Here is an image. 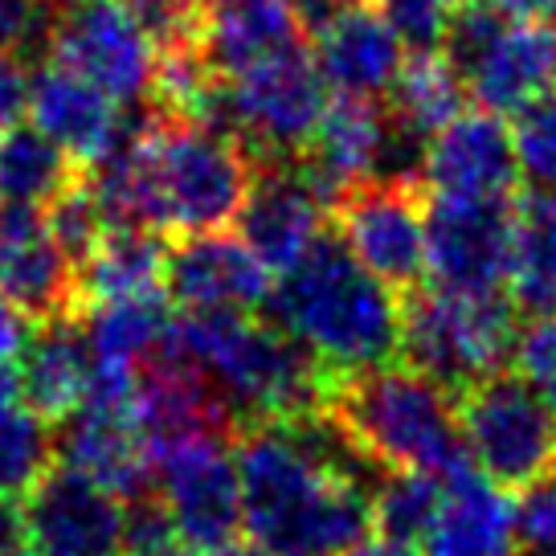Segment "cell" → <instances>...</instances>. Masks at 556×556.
<instances>
[{
    "label": "cell",
    "instance_id": "cell-1",
    "mask_svg": "<svg viewBox=\"0 0 556 556\" xmlns=\"http://www.w3.org/2000/svg\"><path fill=\"white\" fill-rule=\"evenodd\" d=\"M242 528L266 556H348L372 532V491L344 479L291 421L238 434Z\"/></svg>",
    "mask_w": 556,
    "mask_h": 556
},
{
    "label": "cell",
    "instance_id": "cell-2",
    "mask_svg": "<svg viewBox=\"0 0 556 556\" xmlns=\"http://www.w3.org/2000/svg\"><path fill=\"white\" fill-rule=\"evenodd\" d=\"M266 315L303 344L336 381L393 365L401 352V303L352 258L340 233H324L270 287Z\"/></svg>",
    "mask_w": 556,
    "mask_h": 556
},
{
    "label": "cell",
    "instance_id": "cell-3",
    "mask_svg": "<svg viewBox=\"0 0 556 556\" xmlns=\"http://www.w3.org/2000/svg\"><path fill=\"white\" fill-rule=\"evenodd\" d=\"M164 356L201 368L238 430L328 409L336 389V377L287 331L238 312H176Z\"/></svg>",
    "mask_w": 556,
    "mask_h": 556
},
{
    "label": "cell",
    "instance_id": "cell-4",
    "mask_svg": "<svg viewBox=\"0 0 556 556\" xmlns=\"http://www.w3.org/2000/svg\"><path fill=\"white\" fill-rule=\"evenodd\" d=\"M328 409L384 470L451 479L475 467L458 426V397L409 365H381L336 381Z\"/></svg>",
    "mask_w": 556,
    "mask_h": 556
},
{
    "label": "cell",
    "instance_id": "cell-5",
    "mask_svg": "<svg viewBox=\"0 0 556 556\" xmlns=\"http://www.w3.org/2000/svg\"><path fill=\"white\" fill-rule=\"evenodd\" d=\"M516 340V307L504 291L463 295L417 287L401 303V361L451 389L454 397L507 372Z\"/></svg>",
    "mask_w": 556,
    "mask_h": 556
},
{
    "label": "cell",
    "instance_id": "cell-6",
    "mask_svg": "<svg viewBox=\"0 0 556 556\" xmlns=\"http://www.w3.org/2000/svg\"><path fill=\"white\" fill-rule=\"evenodd\" d=\"M470 463L500 486H528L556 463V417L516 372H500L458 397Z\"/></svg>",
    "mask_w": 556,
    "mask_h": 556
},
{
    "label": "cell",
    "instance_id": "cell-7",
    "mask_svg": "<svg viewBox=\"0 0 556 556\" xmlns=\"http://www.w3.org/2000/svg\"><path fill=\"white\" fill-rule=\"evenodd\" d=\"M516 197L426 205V278L442 291L491 295L504 291L516 250Z\"/></svg>",
    "mask_w": 556,
    "mask_h": 556
},
{
    "label": "cell",
    "instance_id": "cell-8",
    "mask_svg": "<svg viewBox=\"0 0 556 556\" xmlns=\"http://www.w3.org/2000/svg\"><path fill=\"white\" fill-rule=\"evenodd\" d=\"M156 495L168 507L189 556H213L238 544L242 479L238 454L222 438L189 442L156 458Z\"/></svg>",
    "mask_w": 556,
    "mask_h": 556
},
{
    "label": "cell",
    "instance_id": "cell-9",
    "mask_svg": "<svg viewBox=\"0 0 556 556\" xmlns=\"http://www.w3.org/2000/svg\"><path fill=\"white\" fill-rule=\"evenodd\" d=\"M50 62L74 70L119 106H139L156 90V46L119 0H87L62 9Z\"/></svg>",
    "mask_w": 556,
    "mask_h": 556
},
{
    "label": "cell",
    "instance_id": "cell-10",
    "mask_svg": "<svg viewBox=\"0 0 556 556\" xmlns=\"http://www.w3.org/2000/svg\"><path fill=\"white\" fill-rule=\"evenodd\" d=\"M340 238L352 258L389 291L426 278V197L414 180H368L340 201Z\"/></svg>",
    "mask_w": 556,
    "mask_h": 556
},
{
    "label": "cell",
    "instance_id": "cell-11",
    "mask_svg": "<svg viewBox=\"0 0 556 556\" xmlns=\"http://www.w3.org/2000/svg\"><path fill=\"white\" fill-rule=\"evenodd\" d=\"M136 421L152 451V463L164 451L189 446V442H205V438L233 442L242 434L238 417L217 393V384L208 381L201 368L164 356V352H156L148 365H139Z\"/></svg>",
    "mask_w": 556,
    "mask_h": 556
},
{
    "label": "cell",
    "instance_id": "cell-12",
    "mask_svg": "<svg viewBox=\"0 0 556 556\" xmlns=\"http://www.w3.org/2000/svg\"><path fill=\"white\" fill-rule=\"evenodd\" d=\"M25 544L37 556H119L123 504L70 467H50L25 495Z\"/></svg>",
    "mask_w": 556,
    "mask_h": 556
},
{
    "label": "cell",
    "instance_id": "cell-13",
    "mask_svg": "<svg viewBox=\"0 0 556 556\" xmlns=\"http://www.w3.org/2000/svg\"><path fill=\"white\" fill-rule=\"evenodd\" d=\"M275 278L238 233H192L168 245L164 295L180 312H238L266 307Z\"/></svg>",
    "mask_w": 556,
    "mask_h": 556
},
{
    "label": "cell",
    "instance_id": "cell-14",
    "mask_svg": "<svg viewBox=\"0 0 556 556\" xmlns=\"http://www.w3.org/2000/svg\"><path fill=\"white\" fill-rule=\"evenodd\" d=\"M328 213L331 208L295 160H270L254 164V180L233 226L238 238L262 258V266L270 275H282L328 233Z\"/></svg>",
    "mask_w": 556,
    "mask_h": 556
},
{
    "label": "cell",
    "instance_id": "cell-15",
    "mask_svg": "<svg viewBox=\"0 0 556 556\" xmlns=\"http://www.w3.org/2000/svg\"><path fill=\"white\" fill-rule=\"evenodd\" d=\"M53 451L62 467L111 491L119 504L143 500L156 491V463L139 434L136 405H99L87 401L74 417L58 426Z\"/></svg>",
    "mask_w": 556,
    "mask_h": 556
},
{
    "label": "cell",
    "instance_id": "cell-16",
    "mask_svg": "<svg viewBox=\"0 0 556 556\" xmlns=\"http://www.w3.org/2000/svg\"><path fill=\"white\" fill-rule=\"evenodd\" d=\"M516 176L520 168H516L511 127H504L500 115L463 111L426 143L421 185L434 197L495 201V197H511Z\"/></svg>",
    "mask_w": 556,
    "mask_h": 556
},
{
    "label": "cell",
    "instance_id": "cell-17",
    "mask_svg": "<svg viewBox=\"0 0 556 556\" xmlns=\"http://www.w3.org/2000/svg\"><path fill=\"white\" fill-rule=\"evenodd\" d=\"M136 106L111 103L74 70L41 62L29 74V119L46 139H53L78 168H90L127 136Z\"/></svg>",
    "mask_w": 556,
    "mask_h": 556
},
{
    "label": "cell",
    "instance_id": "cell-18",
    "mask_svg": "<svg viewBox=\"0 0 556 556\" xmlns=\"http://www.w3.org/2000/svg\"><path fill=\"white\" fill-rule=\"evenodd\" d=\"M0 295L34 324L78 315V270L50 238L41 208L0 205Z\"/></svg>",
    "mask_w": 556,
    "mask_h": 556
},
{
    "label": "cell",
    "instance_id": "cell-19",
    "mask_svg": "<svg viewBox=\"0 0 556 556\" xmlns=\"http://www.w3.org/2000/svg\"><path fill=\"white\" fill-rule=\"evenodd\" d=\"M315 66L336 99L381 103L405 66V46L372 13L368 0H352L340 17L315 34Z\"/></svg>",
    "mask_w": 556,
    "mask_h": 556
},
{
    "label": "cell",
    "instance_id": "cell-20",
    "mask_svg": "<svg viewBox=\"0 0 556 556\" xmlns=\"http://www.w3.org/2000/svg\"><path fill=\"white\" fill-rule=\"evenodd\" d=\"M94 365L99 361L90 352L87 328L78 315L37 324L17 365L25 409H34L50 426H62L66 417H74L87 405Z\"/></svg>",
    "mask_w": 556,
    "mask_h": 556
},
{
    "label": "cell",
    "instance_id": "cell-21",
    "mask_svg": "<svg viewBox=\"0 0 556 556\" xmlns=\"http://www.w3.org/2000/svg\"><path fill=\"white\" fill-rule=\"evenodd\" d=\"M299 46H307V34L287 0H222L205 9L197 37L205 66L222 78H238Z\"/></svg>",
    "mask_w": 556,
    "mask_h": 556
},
{
    "label": "cell",
    "instance_id": "cell-22",
    "mask_svg": "<svg viewBox=\"0 0 556 556\" xmlns=\"http://www.w3.org/2000/svg\"><path fill=\"white\" fill-rule=\"evenodd\" d=\"M442 507L421 536V556H516L511 504L479 467L442 479Z\"/></svg>",
    "mask_w": 556,
    "mask_h": 556
},
{
    "label": "cell",
    "instance_id": "cell-23",
    "mask_svg": "<svg viewBox=\"0 0 556 556\" xmlns=\"http://www.w3.org/2000/svg\"><path fill=\"white\" fill-rule=\"evenodd\" d=\"M168 245L160 233L139 226H106L103 242L78 266V315L99 303L164 291Z\"/></svg>",
    "mask_w": 556,
    "mask_h": 556
},
{
    "label": "cell",
    "instance_id": "cell-24",
    "mask_svg": "<svg viewBox=\"0 0 556 556\" xmlns=\"http://www.w3.org/2000/svg\"><path fill=\"white\" fill-rule=\"evenodd\" d=\"M78 319L87 328L90 352H94L99 365L139 368L148 365L156 352H164L176 312L173 299L164 295V291H152V295L87 307Z\"/></svg>",
    "mask_w": 556,
    "mask_h": 556
},
{
    "label": "cell",
    "instance_id": "cell-25",
    "mask_svg": "<svg viewBox=\"0 0 556 556\" xmlns=\"http://www.w3.org/2000/svg\"><path fill=\"white\" fill-rule=\"evenodd\" d=\"M507 291L516 312L532 319L556 315V192H528L516 205Z\"/></svg>",
    "mask_w": 556,
    "mask_h": 556
},
{
    "label": "cell",
    "instance_id": "cell-26",
    "mask_svg": "<svg viewBox=\"0 0 556 556\" xmlns=\"http://www.w3.org/2000/svg\"><path fill=\"white\" fill-rule=\"evenodd\" d=\"M467 83H463V74L451 66V58L442 50L405 58L397 83L389 90L393 123L414 139H421V143H430L446 123L458 119L467 111Z\"/></svg>",
    "mask_w": 556,
    "mask_h": 556
},
{
    "label": "cell",
    "instance_id": "cell-27",
    "mask_svg": "<svg viewBox=\"0 0 556 556\" xmlns=\"http://www.w3.org/2000/svg\"><path fill=\"white\" fill-rule=\"evenodd\" d=\"M83 176L74 160L37 131L34 123H17L0 131V205L46 208Z\"/></svg>",
    "mask_w": 556,
    "mask_h": 556
},
{
    "label": "cell",
    "instance_id": "cell-28",
    "mask_svg": "<svg viewBox=\"0 0 556 556\" xmlns=\"http://www.w3.org/2000/svg\"><path fill=\"white\" fill-rule=\"evenodd\" d=\"M442 479L421 470H389L372 495V528L389 540L421 544L442 507Z\"/></svg>",
    "mask_w": 556,
    "mask_h": 556
},
{
    "label": "cell",
    "instance_id": "cell-29",
    "mask_svg": "<svg viewBox=\"0 0 556 556\" xmlns=\"http://www.w3.org/2000/svg\"><path fill=\"white\" fill-rule=\"evenodd\" d=\"M53 467L50 421L34 409H13L0 421V495H29V486Z\"/></svg>",
    "mask_w": 556,
    "mask_h": 556
},
{
    "label": "cell",
    "instance_id": "cell-30",
    "mask_svg": "<svg viewBox=\"0 0 556 556\" xmlns=\"http://www.w3.org/2000/svg\"><path fill=\"white\" fill-rule=\"evenodd\" d=\"M511 148L528 192H556V90L516 111Z\"/></svg>",
    "mask_w": 556,
    "mask_h": 556
},
{
    "label": "cell",
    "instance_id": "cell-31",
    "mask_svg": "<svg viewBox=\"0 0 556 556\" xmlns=\"http://www.w3.org/2000/svg\"><path fill=\"white\" fill-rule=\"evenodd\" d=\"M41 217H46V229H50V238L58 242V250L74 262V270L90 258V250L103 242L106 233V213L94 201L87 176H78L58 201H50V205L41 208Z\"/></svg>",
    "mask_w": 556,
    "mask_h": 556
},
{
    "label": "cell",
    "instance_id": "cell-32",
    "mask_svg": "<svg viewBox=\"0 0 556 556\" xmlns=\"http://www.w3.org/2000/svg\"><path fill=\"white\" fill-rule=\"evenodd\" d=\"M58 17L62 9L53 0H0V53L34 70L50 62Z\"/></svg>",
    "mask_w": 556,
    "mask_h": 556
},
{
    "label": "cell",
    "instance_id": "cell-33",
    "mask_svg": "<svg viewBox=\"0 0 556 556\" xmlns=\"http://www.w3.org/2000/svg\"><path fill=\"white\" fill-rule=\"evenodd\" d=\"M372 13L393 29L405 50L434 53L446 41L454 17V0H368Z\"/></svg>",
    "mask_w": 556,
    "mask_h": 556
},
{
    "label": "cell",
    "instance_id": "cell-34",
    "mask_svg": "<svg viewBox=\"0 0 556 556\" xmlns=\"http://www.w3.org/2000/svg\"><path fill=\"white\" fill-rule=\"evenodd\" d=\"M119 4L131 13L143 37L156 46V53L197 46V37H201V21H205L201 0H119Z\"/></svg>",
    "mask_w": 556,
    "mask_h": 556
},
{
    "label": "cell",
    "instance_id": "cell-35",
    "mask_svg": "<svg viewBox=\"0 0 556 556\" xmlns=\"http://www.w3.org/2000/svg\"><path fill=\"white\" fill-rule=\"evenodd\" d=\"M511 532L520 556H556V475H540L520 486L511 504Z\"/></svg>",
    "mask_w": 556,
    "mask_h": 556
},
{
    "label": "cell",
    "instance_id": "cell-36",
    "mask_svg": "<svg viewBox=\"0 0 556 556\" xmlns=\"http://www.w3.org/2000/svg\"><path fill=\"white\" fill-rule=\"evenodd\" d=\"M119 556H189L168 507L160 504V495H143V500L123 504Z\"/></svg>",
    "mask_w": 556,
    "mask_h": 556
},
{
    "label": "cell",
    "instance_id": "cell-37",
    "mask_svg": "<svg viewBox=\"0 0 556 556\" xmlns=\"http://www.w3.org/2000/svg\"><path fill=\"white\" fill-rule=\"evenodd\" d=\"M516 368L556 417V315L532 319L516 340Z\"/></svg>",
    "mask_w": 556,
    "mask_h": 556
},
{
    "label": "cell",
    "instance_id": "cell-38",
    "mask_svg": "<svg viewBox=\"0 0 556 556\" xmlns=\"http://www.w3.org/2000/svg\"><path fill=\"white\" fill-rule=\"evenodd\" d=\"M29 74L34 70L21 66L17 58L0 53V131L17 127L29 111Z\"/></svg>",
    "mask_w": 556,
    "mask_h": 556
},
{
    "label": "cell",
    "instance_id": "cell-39",
    "mask_svg": "<svg viewBox=\"0 0 556 556\" xmlns=\"http://www.w3.org/2000/svg\"><path fill=\"white\" fill-rule=\"evenodd\" d=\"M34 319L21 312L17 303H9V299L0 295V365H17L25 344H29V336H34Z\"/></svg>",
    "mask_w": 556,
    "mask_h": 556
},
{
    "label": "cell",
    "instance_id": "cell-40",
    "mask_svg": "<svg viewBox=\"0 0 556 556\" xmlns=\"http://www.w3.org/2000/svg\"><path fill=\"white\" fill-rule=\"evenodd\" d=\"M291 4V13L299 17V25H303V34L315 37L324 25H331V21L344 13L352 0H287Z\"/></svg>",
    "mask_w": 556,
    "mask_h": 556
},
{
    "label": "cell",
    "instance_id": "cell-41",
    "mask_svg": "<svg viewBox=\"0 0 556 556\" xmlns=\"http://www.w3.org/2000/svg\"><path fill=\"white\" fill-rule=\"evenodd\" d=\"M25 548V507L17 495H0V556Z\"/></svg>",
    "mask_w": 556,
    "mask_h": 556
},
{
    "label": "cell",
    "instance_id": "cell-42",
    "mask_svg": "<svg viewBox=\"0 0 556 556\" xmlns=\"http://www.w3.org/2000/svg\"><path fill=\"white\" fill-rule=\"evenodd\" d=\"M495 13H504L507 21H536L544 13H553V0H486Z\"/></svg>",
    "mask_w": 556,
    "mask_h": 556
},
{
    "label": "cell",
    "instance_id": "cell-43",
    "mask_svg": "<svg viewBox=\"0 0 556 556\" xmlns=\"http://www.w3.org/2000/svg\"><path fill=\"white\" fill-rule=\"evenodd\" d=\"M25 401H21V377H17V365H0V421L21 409Z\"/></svg>",
    "mask_w": 556,
    "mask_h": 556
},
{
    "label": "cell",
    "instance_id": "cell-44",
    "mask_svg": "<svg viewBox=\"0 0 556 556\" xmlns=\"http://www.w3.org/2000/svg\"><path fill=\"white\" fill-rule=\"evenodd\" d=\"M348 556H421V548L417 544H405V540H389V536H368L356 553H348Z\"/></svg>",
    "mask_w": 556,
    "mask_h": 556
},
{
    "label": "cell",
    "instance_id": "cell-45",
    "mask_svg": "<svg viewBox=\"0 0 556 556\" xmlns=\"http://www.w3.org/2000/svg\"><path fill=\"white\" fill-rule=\"evenodd\" d=\"M213 556H266V553H262L258 544H229V548H222V553Z\"/></svg>",
    "mask_w": 556,
    "mask_h": 556
},
{
    "label": "cell",
    "instance_id": "cell-46",
    "mask_svg": "<svg viewBox=\"0 0 556 556\" xmlns=\"http://www.w3.org/2000/svg\"><path fill=\"white\" fill-rule=\"evenodd\" d=\"M58 9H74V4H87V0H53Z\"/></svg>",
    "mask_w": 556,
    "mask_h": 556
},
{
    "label": "cell",
    "instance_id": "cell-47",
    "mask_svg": "<svg viewBox=\"0 0 556 556\" xmlns=\"http://www.w3.org/2000/svg\"><path fill=\"white\" fill-rule=\"evenodd\" d=\"M4 556H37V553L29 548V544H25V548H13V553H4Z\"/></svg>",
    "mask_w": 556,
    "mask_h": 556
},
{
    "label": "cell",
    "instance_id": "cell-48",
    "mask_svg": "<svg viewBox=\"0 0 556 556\" xmlns=\"http://www.w3.org/2000/svg\"><path fill=\"white\" fill-rule=\"evenodd\" d=\"M213 4H222V0H201V9H213Z\"/></svg>",
    "mask_w": 556,
    "mask_h": 556
},
{
    "label": "cell",
    "instance_id": "cell-49",
    "mask_svg": "<svg viewBox=\"0 0 556 556\" xmlns=\"http://www.w3.org/2000/svg\"><path fill=\"white\" fill-rule=\"evenodd\" d=\"M553 17H556V0H553Z\"/></svg>",
    "mask_w": 556,
    "mask_h": 556
}]
</instances>
